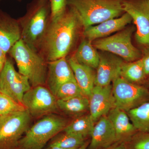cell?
Returning a JSON list of instances; mask_svg holds the SVG:
<instances>
[{
	"mask_svg": "<svg viewBox=\"0 0 149 149\" xmlns=\"http://www.w3.org/2000/svg\"><path fill=\"white\" fill-rule=\"evenodd\" d=\"M134 27L124 28L114 35L93 41L96 49L119 57L127 62L141 58L140 51L132 43L131 37Z\"/></svg>",
	"mask_w": 149,
	"mask_h": 149,
	"instance_id": "cell-6",
	"label": "cell"
},
{
	"mask_svg": "<svg viewBox=\"0 0 149 149\" xmlns=\"http://www.w3.org/2000/svg\"><path fill=\"white\" fill-rule=\"evenodd\" d=\"M112 91L116 107L128 112L149 101V89L130 83L118 76L113 81Z\"/></svg>",
	"mask_w": 149,
	"mask_h": 149,
	"instance_id": "cell-8",
	"label": "cell"
},
{
	"mask_svg": "<svg viewBox=\"0 0 149 149\" xmlns=\"http://www.w3.org/2000/svg\"><path fill=\"white\" fill-rule=\"evenodd\" d=\"M58 109L74 118L89 113L88 97L82 95L64 100H57Z\"/></svg>",
	"mask_w": 149,
	"mask_h": 149,
	"instance_id": "cell-20",
	"label": "cell"
},
{
	"mask_svg": "<svg viewBox=\"0 0 149 149\" xmlns=\"http://www.w3.org/2000/svg\"><path fill=\"white\" fill-rule=\"evenodd\" d=\"M57 100L47 88L37 86L25 93L22 104L31 117L38 118L57 111Z\"/></svg>",
	"mask_w": 149,
	"mask_h": 149,
	"instance_id": "cell-9",
	"label": "cell"
},
{
	"mask_svg": "<svg viewBox=\"0 0 149 149\" xmlns=\"http://www.w3.org/2000/svg\"><path fill=\"white\" fill-rule=\"evenodd\" d=\"M107 116L114 129L116 142L125 143L138 132L124 111L115 107Z\"/></svg>",
	"mask_w": 149,
	"mask_h": 149,
	"instance_id": "cell-18",
	"label": "cell"
},
{
	"mask_svg": "<svg viewBox=\"0 0 149 149\" xmlns=\"http://www.w3.org/2000/svg\"><path fill=\"white\" fill-rule=\"evenodd\" d=\"M124 144L125 149H149V133L137 132Z\"/></svg>",
	"mask_w": 149,
	"mask_h": 149,
	"instance_id": "cell-28",
	"label": "cell"
},
{
	"mask_svg": "<svg viewBox=\"0 0 149 149\" xmlns=\"http://www.w3.org/2000/svg\"><path fill=\"white\" fill-rule=\"evenodd\" d=\"M100 54V61L95 74V85L105 86L111 85L119 76L121 67L124 62L122 58L106 52Z\"/></svg>",
	"mask_w": 149,
	"mask_h": 149,
	"instance_id": "cell-13",
	"label": "cell"
},
{
	"mask_svg": "<svg viewBox=\"0 0 149 149\" xmlns=\"http://www.w3.org/2000/svg\"><path fill=\"white\" fill-rule=\"evenodd\" d=\"M122 7L136 25L137 42L149 46V0H122Z\"/></svg>",
	"mask_w": 149,
	"mask_h": 149,
	"instance_id": "cell-11",
	"label": "cell"
},
{
	"mask_svg": "<svg viewBox=\"0 0 149 149\" xmlns=\"http://www.w3.org/2000/svg\"><path fill=\"white\" fill-rule=\"evenodd\" d=\"M6 54H7L0 47V72L2 71L6 64L7 58Z\"/></svg>",
	"mask_w": 149,
	"mask_h": 149,
	"instance_id": "cell-31",
	"label": "cell"
},
{
	"mask_svg": "<svg viewBox=\"0 0 149 149\" xmlns=\"http://www.w3.org/2000/svg\"><path fill=\"white\" fill-rule=\"evenodd\" d=\"M89 113L95 123L102 117L108 114L115 107V102L112 86L95 85L88 97Z\"/></svg>",
	"mask_w": 149,
	"mask_h": 149,
	"instance_id": "cell-12",
	"label": "cell"
},
{
	"mask_svg": "<svg viewBox=\"0 0 149 149\" xmlns=\"http://www.w3.org/2000/svg\"><path fill=\"white\" fill-rule=\"evenodd\" d=\"M95 123L89 113L74 118L63 131L90 139Z\"/></svg>",
	"mask_w": 149,
	"mask_h": 149,
	"instance_id": "cell-23",
	"label": "cell"
},
{
	"mask_svg": "<svg viewBox=\"0 0 149 149\" xmlns=\"http://www.w3.org/2000/svg\"><path fill=\"white\" fill-rule=\"evenodd\" d=\"M141 59L145 74L148 78L149 77V53Z\"/></svg>",
	"mask_w": 149,
	"mask_h": 149,
	"instance_id": "cell-30",
	"label": "cell"
},
{
	"mask_svg": "<svg viewBox=\"0 0 149 149\" xmlns=\"http://www.w3.org/2000/svg\"><path fill=\"white\" fill-rule=\"evenodd\" d=\"M83 27L77 12L68 6L64 13L50 20L40 49L47 62L66 57Z\"/></svg>",
	"mask_w": 149,
	"mask_h": 149,
	"instance_id": "cell-1",
	"label": "cell"
},
{
	"mask_svg": "<svg viewBox=\"0 0 149 149\" xmlns=\"http://www.w3.org/2000/svg\"><path fill=\"white\" fill-rule=\"evenodd\" d=\"M88 139L79 135L62 131L51 139L48 146H54L66 149H77L83 146Z\"/></svg>",
	"mask_w": 149,
	"mask_h": 149,
	"instance_id": "cell-24",
	"label": "cell"
},
{
	"mask_svg": "<svg viewBox=\"0 0 149 149\" xmlns=\"http://www.w3.org/2000/svg\"><path fill=\"white\" fill-rule=\"evenodd\" d=\"M82 95L84 94L76 80H71L62 85L57 91L55 96L57 100H64Z\"/></svg>",
	"mask_w": 149,
	"mask_h": 149,
	"instance_id": "cell-26",
	"label": "cell"
},
{
	"mask_svg": "<svg viewBox=\"0 0 149 149\" xmlns=\"http://www.w3.org/2000/svg\"><path fill=\"white\" fill-rule=\"evenodd\" d=\"M132 21L130 15L124 13L118 17L108 19L100 24L85 28L83 35L85 38L93 42L109 37L113 33L122 30Z\"/></svg>",
	"mask_w": 149,
	"mask_h": 149,
	"instance_id": "cell-15",
	"label": "cell"
},
{
	"mask_svg": "<svg viewBox=\"0 0 149 149\" xmlns=\"http://www.w3.org/2000/svg\"><path fill=\"white\" fill-rule=\"evenodd\" d=\"M78 149V148H77ZM43 149H66L63 148H60L57 146H48L47 148Z\"/></svg>",
	"mask_w": 149,
	"mask_h": 149,
	"instance_id": "cell-34",
	"label": "cell"
},
{
	"mask_svg": "<svg viewBox=\"0 0 149 149\" xmlns=\"http://www.w3.org/2000/svg\"><path fill=\"white\" fill-rule=\"evenodd\" d=\"M76 10L84 29L124 13L122 0H67Z\"/></svg>",
	"mask_w": 149,
	"mask_h": 149,
	"instance_id": "cell-4",
	"label": "cell"
},
{
	"mask_svg": "<svg viewBox=\"0 0 149 149\" xmlns=\"http://www.w3.org/2000/svg\"><path fill=\"white\" fill-rule=\"evenodd\" d=\"M68 62L77 84L84 95L88 97L95 86L96 73L93 68L78 63L73 56Z\"/></svg>",
	"mask_w": 149,
	"mask_h": 149,
	"instance_id": "cell-19",
	"label": "cell"
},
{
	"mask_svg": "<svg viewBox=\"0 0 149 149\" xmlns=\"http://www.w3.org/2000/svg\"><path fill=\"white\" fill-rule=\"evenodd\" d=\"M21 39V29L18 20L0 10V47L7 54Z\"/></svg>",
	"mask_w": 149,
	"mask_h": 149,
	"instance_id": "cell-17",
	"label": "cell"
},
{
	"mask_svg": "<svg viewBox=\"0 0 149 149\" xmlns=\"http://www.w3.org/2000/svg\"><path fill=\"white\" fill-rule=\"evenodd\" d=\"M92 42L85 38L80 43L73 56L79 63L93 69H97L100 61V54Z\"/></svg>",
	"mask_w": 149,
	"mask_h": 149,
	"instance_id": "cell-21",
	"label": "cell"
},
{
	"mask_svg": "<svg viewBox=\"0 0 149 149\" xmlns=\"http://www.w3.org/2000/svg\"><path fill=\"white\" fill-rule=\"evenodd\" d=\"M102 149H125L124 143L116 142L111 146Z\"/></svg>",
	"mask_w": 149,
	"mask_h": 149,
	"instance_id": "cell-32",
	"label": "cell"
},
{
	"mask_svg": "<svg viewBox=\"0 0 149 149\" xmlns=\"http://www.w3.org/2000/svg\"><path fill=\"white\" fill-rule=\"evenodd\" d=\"M119 76L130 83L143 85L147 79L142 59L130 62L123 63Z\"/></svg>",
	"mask_w": 149,
	"mask_h": 149,
	"instance_id": "cell-22",
	"label": "cell"
},
{
	"mask_svg": "<svg viewBox=\"0 0 149 149\" xmlns=\"http://www.w3.org/2000/svg\"><path fill=\"white\" fill-rule=\"evenodd\" d=\"M31 118L27 110L0 116V149H17L30 127Z\"/></svg>",
	"mask_w": 149,
	"mask_h": 149,
	"instance_id": "cell-7",
	"label": "cell"
},
{
	"mask_svg": "<svg viewBox=\"0 0 149 149\" xmlns=\"http://www.w3.org/2000/svg\"><path fill=\"white\" fill-rule=\"evenodd\" d=\"M0 1H1V0H0Z\"/></svg>",
	"mask_w": 149,
	"mask_h": 149,
	"instance_id": "cell-35",
	"label": "cell"
},
{
	"mask_svg": "<svg viewBox=\"0 0 149 149\" xmlns=\"http://www.w3.org/2000/svg\"><path fill=\"white\" fill-rule=\"evenodd\" d=\"M69 123L62 116L47 115L30 126L19 142L17 149H43Z\"/></svg>",
	"mask_w": 149,
	"mask_h": 149,
	"instance_id": "cell-5",
	"label": "cell"
},
{
	"mask_svg": "<svg viewBox=\"0 0 149 149\" xmlns=\"http://www.w3.org/2000/svg\"><path fill=\"white\" fill-rule=\"evenodd\" d=\"M8 53L15 61L19 72L28 78L31 87L46 85L48 62L38 51L20 39Z\"/></svg>",
	"mask_w": 149,
	"mask_h": 149,
	"instance_id": "cell-3",
	"label": "cell"
},
{
	"mask_svg": "<svg viewBox=\"0 0 149 149\" xmlns=\"http://www.w3.org/2000/svg\"><path fill=\"white\" fill-rule=\"evenodd\" d=\"M47 62L46 85L55 96L57 91L62 85L68 81L76 80L66 57Z\"/></svg>",
	"mask_w": 149,
	"mask_h": 149,
	"instance_id": "cell-14",
	"label": "cell"
},
{
	"mask_svg": "<svg viewBox=\"0 0 149 149\" xmlns=\"http://www.w3.org/2000/svg\"><path fill=\"white\" fill-rule=\"evenodd\" d=\"M90 140H91V139H88V141H86L85 143L83 144V146H81V147H80V148H78L77 149H87L88 146H89V144H90Z\"/></svg>",
	"mask_w": 149,
	"mask_h": 149,
	"instance_id": "cell-33",
	"label": "cell"
},
{
	"mask_svg": "<svg viewBox=\"0 0 149 149\" xmlns=\"http://www.w3.org/2000/svg\"><path fill=\"white\" fill-rule=\"evenodd\" d=\"M116 142L114 129L108 118L105 116L95 123L87 149H102Z\"/></svg>",
	"mask_w": 149,
	"mask_h": 149,
	"instance_id": "cell-16",
	"label": "cell"
},
{
	"mask_svg": "<svg viewBox=\"0 0 149 149\" xmlns=\"http://www.w3.org/2000/svg\"><path fill=\"white\" fill-rule=\"evenodd\" d=\"M51 6V20L63 14L67 7V0H49Z\"/></svg>",
	"mask_w": 149,
	"mask_h": 149,
	"instance_id": "cell-29",
	"label": "cell"
},
{
	"mask_svg": "<svg viewBox=\"0 0 149 149\" xmlns=\"http://www.w3.org/2000/svg\"><path fill=\"white\" fill-rule=\"evenodd\" d=\"M51 14L49 0H34L27 6L25 15L18 19L21 40L37 51L50 22Z\"/></svg>",
	"mask_w": 149,
	"mask_h": 149,
	"instance_id": "cell-2",
	"label": "cell"
},
{
	"mask_svg": "<svg viewBox=\"0 0 149 149\" xmlns=\"http://www.w3.org/2000/svg\"><path fill=\"white\" fill-rule=\"evenodd\" d=\"M31 87L28 78L17 72L12 60L7 58L0 72V92L22 104L24 94Z\"/></svg>",
	"mask_w": 149,
	"mask_h": 149,
	"instance_id": "cell-10",
	"label": "cell"
},
{
	"mask_svg": "<svg viewBox=\"0 0 149 149\" xmlns=\"http://www.w3.org/2000/svg\"><path fill=\"white\" fill-rule=\"evenodd\" d=\"M22 104L0 92V116L25 110Z\"/></svg>",
	"mask_w": 149,
	"mask_h": 149,
	"instance_id": "cell-27",
	"label": "cell"
},
{
	"mask_svg": "<svg viewBox=\"0 0 149 149\" xmlns=\"http://www.w3.org/2000/svg\"><path fill=\"white\" fill-rule=\"evenodd\" d=\"M126 113L138 132L149 133V101Z\"/></svg>",
	"mask_w": 149,
	"mask_h": 149,
	"instance_id": "cell-25",
	"label": "cell"
}]
</instances>
